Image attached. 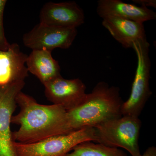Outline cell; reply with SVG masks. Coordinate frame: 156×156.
<instances>
[{
  "label": "cell",
  "instance_id": "3",
  "mask_svg": "<svg viewBox=\"0 0 156 156\" xmlns=\"http://www.w3.org/2000/svg\"><path fill=\"white\" fill-rule=\"evenodd\" d=\"M141 122L139 118L122 116L94 127L97 143L125 149L132 156H140L138 143Z\"/></svg>",
  "mask_w": 156,
  "mask_h": 156
},
{
  "label": "cell",
  "instance_id": "11",
  "mask_svg": "<svg viewBox=\"0 0 156 156\" xmlns=\"http://www.w3.org/2000/svg\"><path fill=\"white\" fill-rule=\"evenodd\" d=\"M97 12L102 19L118 17L141 23L156 19V13L152 10L120 0H99L98 2Z\"/></svg>",
  "mask_w": 156,
  "mask_h": 156
},
{
  "label": "cell",
  "instance_id": "8",
  "mask_svg": "<svg viewBox=\"0 0 156 156\" xmlns=\"http://www.w3.org/2000/svg\"><path fill=\"white\" fill-rule=\"evenodd\" d=\"M44 86L47 99L66 112L77 106L87 95L86 85L79 78L67 80L60 75Z\"/></svg>",
  "mask_w": 156,
  "mask_h": 156
},
{
  "label": "cell",
  "instance_id": "7",
  "mask_svg": "<svg viewBox=\"0 0 156 156\" xmlns=\"http://www.w3.org/2000/svg\"><path fill=\"white\" fill-rule=\"evenodd\" d=\"M25 81L0 86V156H18L11 129V119L17 106L16 97Z\"/></svg>",
  "mask_w": 156,
  "mask_h": 156
},
{
  "label": "cell",
  "instance_id": "10",
  "mask_svg": "<svg viewBox=\"0 0 156 156\" xmlns=\"http://www.w3.org/2000/svg\"><path fill=\"white\" fill-rule=\"evenodd\" d=\"M27 56L17 43L11 44L8 50H0V86L25 81L28 76Z\"/></svg>",
  "mask_w": 156,
  "mask_h": 156
},
{
  "label": "cell",
  "instance_id": "5",
  "mask_svg": "<svg viewBox=\"0 0 156 156\" xmlns=\"http://www.w3.org/2000/svg\"><path fill=\"white\" fill-rule=\"evenodd\" d=\"M94 127H86L67 134L50 136L38 142L22 144L14 141L18 156H64L81 143L97 142Z\"/></svg>",
  "mask_w": 156,
  "mask_h": 156
},
{
  "label": "cell",
  "instance_id": "13",
  "mask_svg": "<svg viewBox=\"0 0 156 156\" xmlns=\"http://www.w3.org/2000/svg\"><path fill=\"white\" fill-rule=\"evenodd\" d=\"M51 53L46 50H32L26 62L28 72L35 76L44 85L61 75L60 66Z\"/></svg>",
  "mask_w": 156,
  "mask_h": 156
},
{
  "label": "cell",
  "instance_id": "14",
  "mask_svg": "<svg viewBox=\"0 0 156 156\" xmlns=\"http://www.w3.org/2000/svg\"><path fill=\"white\" fill-rule=\"evenodd\" d=\"M72 151L64 156H128L118 148L110 147L91 141L81 143Z\"/></svg>",
  "mask_w": 156,
  "mask_h": 156
},
{
  "label": "cell",
  "instance_id": "12",
  "mask_svg": "<svg viewBox=\"0 0 156 156\" xmlns=\"http://www.w3.org/2000/svg\"><path fill=\"white\" fill-rule=\"evenodd\" d=\"M102 19V25L123 48H132L134 42L147 39L143 23L115 17Z\"/></svg>",
  "mask_w": 156,
  "mask_h": 156
},
{
  "label": "cell",
  "instance_id": "2",
  "mask_svg": "<svg viewBox=\"0 0 156 156\" xmlns=\"http://www.w3.org/2000/svg\"><path fill=\"white\" fill-rule=\"evenodd\" d=\"M123 103L118 87L99 82L80 104L66 112L64 134L121 118Z\"/></svg>",
  "mask_w": 156,
  "mask_h": 156
},
{
  "label": "cell",
  "instance_id": "16",
  "mask_svg": "<svg viewBox=\"0 0 156 156\" xmlns=\"http://www.w3.org/2000/svg\"><path fill=\"white\" fill-rule=\"evenodd\" d=\"M133 2L135 4L140 5L141 7L147 8L148 7L156 8V0H133Z\"/></svg>",
  "mask_w": 156,
  "mask_h": 156
},
{
  "label": "cell",
  "instance_id": "17",
  "mask_svg": "<svg viewBox=\"0 0 156 156\" xmlns=\"http://www.w3.org/2000/svg\"><path fill=\"white\" fill-rule=\"evenodd\" d=\"M140 156H156V148L154 146L148 148L143 154Z\"/></svg>",
  "mask_w": 156,
  "mask_h": 156
},
{
  "label": "cell",
  "instance_id": "1",
  "mask_svg": "<svg viewBox=\"0 0 156 156\" xmlns=\"http://www.w3.org/2000/svg\"><path fill=\"white\" fill-rule=\"evenodd\" d=\"M16 102L20 111L11 117V123L19 125L20 128L12 133L14 141L33 143L64 134L66 111L62 107L40 104L22 91L17 95Z\"/></svg>",
  "mask_w": 156,
  "mask_h": 156
},
{
  "label": "cell",
  "instance_id": "9",
  "mask_svg": "<svg viewBox=\"0 0 156 156\" xmlns=\"http://www.w3.org/2000/svg\"><path fill=\"white\" fill-rule=\"evenodd\" d=\"M40 23L47 25L76 28L84 23L85 14L75 2L46 3L40 14Z\"/></svg>",
  "mask_w": 156,
  "mask_h": 156
},
{
  "label": "cell",
  "instance_id": "6",
  "mask_svg": "<svg viewBox=\"0 0 156 156\" xmlns=\"http://www.w3.org/2000/svg\"><path fill=\"white\" fill-rule=\"evenodd\" d=\"M77 34L76 28L59 27L39 23L23 36V42L32 50H46L52 52L56 48L67 49Z\"/></svg>",
  "mask_w": 156,
  "mask_h": 156
},
{
  "label": "cell",
  "instance_id": "15",
  "mask_svg": "<svg viewBox=\"0 0 156 156\" xmlns=\"http://www.w3.org/2000/svg\"><path fill=\"white\" fill-rule=\"evenodd\" d=\"M6 0H0V50H7L9 49L11 44L6 38L4 27V14L5 8Z\"/></svg>",
  "mask_w": 156,
  "mask_h": 156
},
{
  "label": "cell",
  "instance_id": "4",
  "mask_svg": "<svg viewBox=\"0 0 156 156\" xmlns=\"http://www.w3.org/2000/svg\"><path fill=\"white\" fill-rule=\"evenodd\" d=\"M149 47L147 39L136 41L133 44L132 48L137 56V67L131 94L122 106V116L139 118L151 95L149 86L151 68Z\"/></svg>",
  "mask_w": 156,
  "mask_h": 156
}]
</instances>
